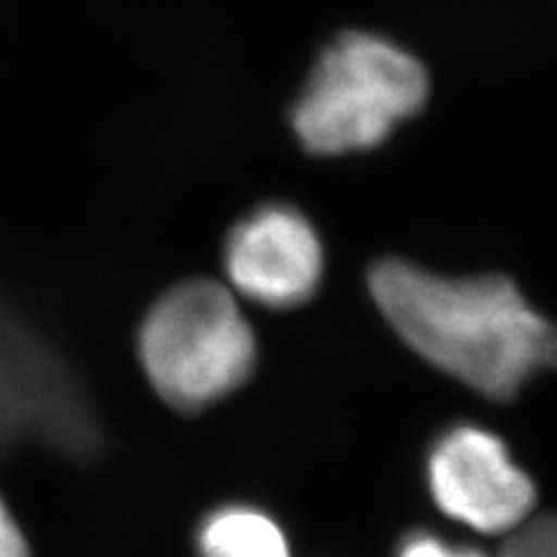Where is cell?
<instances>
[{"instance_id":"cell-2","label":"cell","mask_w":557,"mask_h":557,"mask_svg":"<svg viewBox=\"0 0 557 557\" xmlns=\"http://www.w3.org/2000/svg\"><path fill=\"white\" fill-rule=\"evenodd\" d=\"M428 75L405 49L370 33L330 45L293 110V128L311 153L372 149L423 108Z\"/></svg>"},{"instance_id":"cell-1","label":"cell","mask_w":557,"mask_h":557,"mask_svg":"<svg viewBox=\"0 0 557 557\" xmlns=\"http://www.w3.org/2000/svg\"><path fill=\"white\" fill-rule=\"evenodd\" d=\"M370 290L416 354L485 397L511 399L539 372L557 368V327L509 278H444L383 260Z\"/></svg>"},{"instance_id":"cell-3","label":"cell","mask_w":557,"mask_h":557,"mask_svg":"<svg viewBox=\"0 0 557 557\" xmlns=\"http://www.w3.org/2000/svg\"><path fill=\"white\" fill-rule=\"evenodd\" d=\"M137 354L163 403L200 411L251 376L256 337L228 286L194 278L168 290L149 309Z\"/></svg>"},{"instance_id":"cell-8","label":"cell","mask_w":557,"mask_h":557,"mask_svg":"<svg viewBox=\"0 0 557 557\" xmlns=\"http://www.w3.org/2000/svg\"><path fill=\"white\" fill-rule=\"evenodd\" d=\"M397 557H487V555L469 546H453L440 536L421 532V534H411L407 539L403 548H399Z\"/></svg>"},{"instance_id":"cell-6","label":"cell","mask_w":557,"mask_h":557,"mask_svg":"<svg viewBox=\"0 0 557 557\" xmlns=\"http://www.w3.org/2000/svg\"><path fill=\"white\" fill-rule=\"evenodd\" d=\"M200 557H290L282 528L260 509L231 504L207 516L198 532Z\"/></svg>"},{"instance_id":"cell-7","label":"cell","mask_w":557,"mask_h":557,"mask_svg":"<svg viewBox=\"0 0 557 557\" xmlns=\"http://www.w3.org/2000/svg\"><path fill=\"white\" fill-rule=\"evenodd\" d=\"M499 557H557V513L528 518L509 534Z\"/></svg>"},{"instance_id":"cell-9","label":"cell","mask_w":557,"mask_h":557,"mask_svg":"<svg viewBox=\"0 0 557 557\" xmlns=\"http://www.w3.org/2000/svg\"><path fill=\"white\" fill-rule=\"evenodd\" d=\"M0 557H30L26 536L3 497H0Z\"/></svg>"},{"instance_id":"cell-5","label":"cell","mask_w":557,"mask_h":557,"mask_svg":"<svg viewBox=\"0 0 557 557\" xmlns=\"http://www.w3.org/2000/svg\"><path fill=\"white\" fill-rule=\"evenodd\" d=\"M231 290L270 309L298 307L319 288L323 247L309 219L288 205L258 207L225 242Z\"/></svg>"},{"instance_id":"cell-4","label":"cell","mask_w":557,"mask_h":557,"mask_svg":"<svg viewBox=\"0 0 557 557\" xmlns=\"http://www.w3.org/2000/svg\"><path fill=\"white\" fill-rule=\"evenodd\" d=\"M428 483L446 516L483 534H511L536 504V487L507 444L479 425L442 434L430 450Z\"/></svg>"}]
</instances>
